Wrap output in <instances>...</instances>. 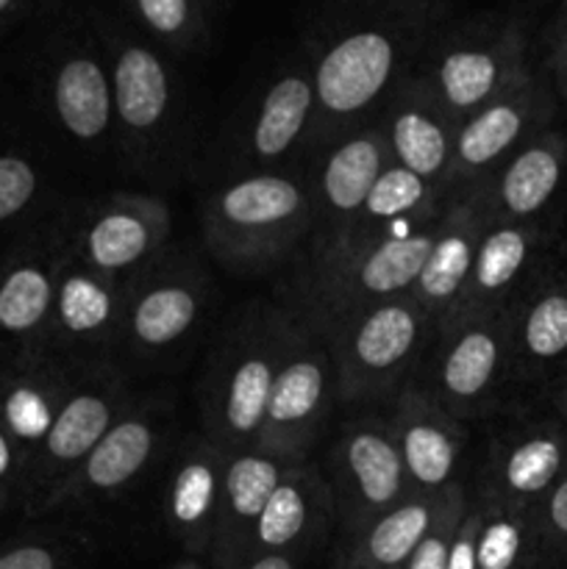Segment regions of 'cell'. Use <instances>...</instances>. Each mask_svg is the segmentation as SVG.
<instances>
[{
    "label": "cell",
    "instance_id": "6da1fadb",
    "mask_svg": "<svg viewBox=\"0 0 567 569\" xmlns=\"http://www.w3.org/2000/svg\"><path fill=\"white\" fill-rule=\"evenodd\" d=\"M428 0H376L334 33L311 64L317 126L365 114L398 78L422 31Z\"/></svg>",
    "mask_w": 567,
    "mask_h": 569
},
{
    "label": "cell",
    "instance_id": "7a4b0ae2",
    "mask_svg": "<svg viewBox=\"0 0 567 569\" xmlns=\"http://www.w3.org/2000/svg\"><path fill=\"white\" fill-rule=\"evenodd\" d=\"M315 226V194L278 172L237 178L209 194L203 239L211 256L239 272H261L287 259Z\"/></svg>",
    "mask_w": 567,
    "mask_h": 569
},
{
    "label": "cell",
    "instance_id": "3957f363",
    "mask_svg": "<svg viewBox=\"0 0 567 569\" xmlns=\"http://www.w3.org/2000/svg\"><path fill=\"white\" fill-rule=\"evenodd\" d=\"M431 317L411 295L342 317L326 333L339 403L398 398L434 337Z\"/></svg>",
    "mask_w": 567,
    "mask_h": 569
},
{
    "label": "cell",
    "instance_id": "277c9868",
    "mask_svg": "<svg viewBox=\"0 0 567 569\" xmlns=\"http://www.w3.org/2000/svg\"><path fill=\"white\" fill-rule=\"evenodd\" d=\"M289 326L292 317L276 309H256L231 328L211 356L200 406L206 439L222 453L256 450Z\"/></svg>",
    "mask_w": 567,
    "mask_h": 569
},
{
    "label": "cell",
    "instance_id": "5b68a950",
    "mask_svg": "<svg viewBox=\"0 0 567 569\" xmlns=\"http://www.w3.org/2000/svg\"><path fill=\"white\" fill-rule=\"evenodd\" d=\"M439 214L361 248L311 261L309 278L300 287V326L326 337L342 317L409 295L434 244Z\"/></svg>",
    "mask_w": 567,
    "mask_h": 569
},
{
    "label": "cell",
    "instance_id": "8992f818",
    "mask_svg": "<svg viewBox=\"0 0 567 569\" xmlns=\"http://www.w3.org/2000/svg\"><path fill=\"white\" fill-rule=\"evenodd\" d=\"M128 409L126 387L109 367L72 370L70 392L50 426L48 437L33 450L20 481V506L28 520L48 517L50 503L72 472L83 465L94 445L106 437L117 417Z\"/></svg>",
    "mask_w": 567,
    "mask_h": 569
},
{
    "label": "cell",
    "instance_id": "52a82bcc",
    "mask_svg": "<svg viewBox=\"0 0 567 569\" xmlns=\"http://www.w3.org/2000/svg\"><path fill=\"white\" fill-rule=\"evenodd\" d=\"M334 400L337 392L326 339L292 320L256 450L284 461H306Z\"/></svg>",
    "mask_w": 567,
    "mask_h": 569
},
{
    "label": "cell",
    "instance_id": "ba28073f",
    "mask_svg": "<svg viewBox=\"0 0 567 569\" xmlns=\"http://www.w3.org/2000/svg\"><path fill=\"white\" fill-rule=\"evenodd\" d=\"M328 489L345 542L411 495L389 420L345 422L328 461Z\"/></svg>",
    "mask_w": 567,
    "mask_h": 569
},
{
    "label": "cell",
    "instance_id": "9c48e42d",
    "mask_svg": "<svg viewBox=\"0 0 567 569\" xmlns=\"http://www.w3.org/2000/svg\"><path fill=\"white\" fill-rule=\"evenodd\" d=\"M170 237V211L153 194H111L67 231V250L98 276L128 287Z\"/></svg>",
    "mask_w": 567,
    "mask_h": 569
},
{
    "label": "cell",
    "instance_id": "30bf717a",
    "mask_svg": "<svg viewBox=\"0 0 567 569\" xmlns=\"http://www.w3.org/2000/svg\"><path fill=\"white\" fill-rule=\"evenodd\" d=\"M504 331L493 311H461L445 320L428 342L426 389L456 420H470L489 398L504 365Z\"/></svg>",
    "mask_w": 567,
    "mask_h": 569
},
{
    "label": "cell",
    "instance_id": "8fae6325",
    "mask_svg": "<svg viewBox=\"0 0 567 569\" xmlns=\"http://www.w3.org/2000/svg\"><path fill=\"white\" fill-rule=\"evenodd\" d=\"M64 256L67 228L42 226L0 261V367L42 348Z\"/></svg>",
    "mask_w": 567,
    "mask_h": 569
},
{
    "label": "cell",
    "instance_id": "7c38bea8",
    "mask_svg": "<svg viewBox=\"0 0 567 569\" xmlns=\"http://www.w3.org/2000/svg\"><path fill=\"white\" fill-rule=\"evenodd\" d=\"M517 59L520 42L515 33H461L434 56L422 81L456 128L517 87Z\"/></svg>",
    "mask_w": 567,
    "mask_h": 569
},
{
    "label": "cell",
    "instance_id": "4fadbf2b",
    "mask_svg": "<svg viewBox=\"0 0 567 569\" xmlns=\"http://www.w3.org/2000/svg\"><path fill=\"white\" fill-rule=\"evenodd\" d=\"M161 437H165V415L156 406H128L106 431V437L94 445L92 453L83 459V465L72 472L70 481L59 489L48 515L81 509L120 495L148 470Z\"/></svg>",
    "mask_w": 567,
    "mask_h": 569
},
{
    "label": "cell",
    "instance_id": "5bb4252c",
    "mask_svg": "<svg viewBox=\"0 0 567 569\" xmlns=\"http://www.w3.org/2000/svg\"><path fill=\"white\" fill-rule=\"evenodd\" d=\"M411 495H439L454 487L465 450V428L426 389L409 383L395 398L389 420Z\"/></svg>",
    "mask_w": 567,
    "mask_h": 569
},
{
    "label": "cell",
    "instance_id": "9a60e30c",
    "mask_svg": "<svg viewBox=\"0 0 567 569\" xmlns=\"http://www.w3.org/2000/svg\"><path fill=\"white\" fill-rule=\"evenodd\" d=\"M128 287L98 276L81 261L72 259L70 250L61 264L56 283L53 311L44 331L39 353L64 356L78 350L103 348L120 337L122 315H126Z\"/></svg>",
    "mask_w": 567,
    "mask_h": 569
},
{
    "label": "cell",
    "instance_id": "2e32d148",
    "mask_svg": "<svg viewBox=\"0 0 567 569\" xmlns=\"http://www.w3.org/2000/svg\"><path fill=\"white\" fill-rule=\"evenodd\" d=\"M389 164L387 137L381 128L345 137L328 153L315 194V259L331 253L354 226L372 183Z\"/></svg>",
    "mask_w": 567,
    "mask_h": 569
},
{
    "label": "cell",
    "instance_id": "e0dca14e",
    "mask_svg": "<svg viewBox=\"0 0 567 569\" xmlns=\"http://www.w3.org/2000/svg\"><path fill=\"white\" fill-rule=\"evenodd\" d=\"M292 465L298 461L276 459L261 450L228 453L220 515H217L215 539H211L209 550L215 569H242L248 565L256 522H259L270 495L281 483L284 472Z\"/></svg>",
    "mask_w": 567,
    "mask_h": 569
},
{
    "label": "cell",
    "instance_id": "ac0fdd59",
    "mask_svg": "<svg viewBox=\"0 0 567 569\" xmlns=\"http://www.w3.org/2000/svg\"><path fill=\"white\" fill-rule=\"evenodd\" d=\"M228 453L211 439H192L176 459L165 487V522L192 559L209 556L220 515Z\"/></svg>",
    "mask_w": 567,
    "mask_h": 569
},
{
    "label": "cell",
    "instance_id": "d6986e66",
    "mask_svg": "<svg viewBox=\"0 0 567 569\" xmlns=\"http://www.w3.org/2000/svg\"><path fill=\"white\" fill-rule=\"evenodd\" d=\"M381 131L387 137L389 159L445 198L456 128L422 78L400 83Z\"/></svg>",
    "mask_w": 567,
    "mask_h": 569
},
{
    "label": "cell",
    "instance_id": "ffe728a7",
    "mask_svg": "<svg viewBox=\"0 0 567 569\" xmlns=\"http://www.w3.org/2000/svg\"><path fill=\"white\" fill-rule=\"evenodd\" d=\"M203 311V278L189 270L148 272L128 283L120 337L137 353H159L187 337Z\"/></svg>",
    "mask_w": 567,
    "mask_h": 569
},
{
    "label": "cell",
    "instance_id": "44dd1931",
    "mask_svg": "<svg viewBox=\"0 0 567 569\" xmlns=\"http://www.w3.org/2000/svg\"><path fill=\"white\" fill-rule=\"evenodd\" d=\"M484 217L476 198L445 200L428 259L411 287V298L431 317L434 328L456 315L476 259Z\"/></svg>",
    "mask_w": 567,
    "mask_h": 569
},
{
    "label": "cell",
    "instance_id": "7402d4cb",
    "mask_svg": "<svg viewBox=\"0 0 567 569\" xmlns=\"http://www.w3.org/2000/svg\"><path fill=\"white\" fill-rule=\"evenodd\" d=\"M70 383L72 367L50 353H26L0 367V426L14 439L26 465L48 437Z\"/></svg>",
    "mask_w": 567,
    "mask_h": 569
},
{
    "label": "cell",
    "instance_id": "603a6c76",
    "mask_svg": "<svg viewBox=\"0 0 567 569\" xmlns=\"http://www.w3.org/2000/svg\"><path fill=\"white\" fill-rule=\"evenodd\" d=\"M331 515L334 503L328 481L309 461H298L284 472L281 483L256 522L250 559L267 553L295 556L300 545L309 542L326 526V520H331Z\"/></svg>",
    "mask_w": 567,
    "mask_h": 569
},
{
    "label": "cell",
    "instance_id": "cb8c5ba5",
    "mask_svg": "<svg viewBox=\"0 0 567 569\" xmlns=\"http://www.w3.org/2000/svg\"><path fill=\"white\" fill-rule=\"evenodd\" d=\"M528 122L520 87L493 100L481 111L459 122L454 131V156H450L445 198H472L478 181L489 178L493 167L511 153Z\"/></svg>",
    "mask_w": 567,
    "mask_h": 569
},
{
    "label": "cell",
    "instance_id": "d4e9b609",
    "mask_svg": "<svg viewBox=\"0 0 567 569\" xmlns=\"http://www.w3.org/2000/svg\"><path fill=\"white\" fill-rule=\"evenodd\" d=\"M442 206L445 200L437 189L428 187L422 178H417L415 172L395 164V161L389 159V164L384 167L378 181L372 183L370 194H367L365 206H361V211L356 214L350 231L345 233V239L331 250V253L320 256V259L337 256L342 253V250L361 248V244L389 237V233L400 231V228L431 220V217H437L439 211H442Z\"/></svg>",
    "mask_w": 567,
    "mask_h": 569
},
{
    "label": "cell",
    "instance_id": "484cf974",
    "mask_svg": "<svg viewBox=\"0 0 567 569\" xmlns=\"http://www.w3.org/2000/svg\"><path fill=\"white\" fill-rule=\"evenodd\" d=\"M111 100L115 120L131 137H150L170 114V70L153 48L120 42L111 59Z\"/></svg>",
    "mask_w": 567,
    "mask_h": 569
},
{
    "label": "cell",
    "instance_id": "4316f807",
    "mask_svg": "<svg viewBox=\"0 0 567 569\" xmlns=\"http://www.w3.org/2000/svg\"><path fill=\"white\" fill-rule=\"evenodd\" d=\"M50 103L72 139L94 142L115 122L109 70L87 50L67 53L50 76Z\"/></svg>",
    "mask_w": 567,
    "mask_h": 569
},
{
    "label": "cell",
    "instance_id": "83f0119b",
    "mask_svg": "<svg viewBox=\"0 0 567 569\" xmlns=\"http://www.w3.org/2000/svg\"><path fill=\"white\" fill-rule=\"evenodd\" d=\"M439 495H409L345 542L342 569H406L439 515Z\"/></svg>",
    "mask_w": 567,
    "mask_h": 569
},
{
    "label": "cell",
    "instance_id": "f1b7e54d",
    "mask_svg": "<svg viewBox=\"0 0 567 569\" xmlns=\"http://www.w3.org/2000/svg\"><path fill=\"white\" fill-rule=\"evenodd\" d=\"M311 120H315L311 67H292L267 87L250 128V150L261 161L281 159L309 131Z\"/></svg>",
    "mask_w": 567,
    "mask_h": 569
},
{
    "label": "cell",
    "instance_id": "f546056e",
    "mask_svg": "<svg viewBox=\"0 0 567 569\" xmlns=\"http://www.w3.org/2000/svg\"><path fill=\"white\" fill-rule=\"evenodd\" d=\"M528 259V237L515 222L484 220L481 237H478L476 259H472L470 278H467L465 295L456 309L461 311H493L495 300L517 281Z\"/></svg>",
    "mask_w": 567,
    "mask_h": 569
},
{
    "label": "cell",
    "instance_id": "4dcf8cb0",
    "mask_svg": "<svg viewBox=\"0 0 567 569\" xmlns=\"http://www.w3.org/2000/svg\"><path fill=\"white\" fill-rule=\"evenodd\" d=\"M559 156L548 144H531L509 159L495 181V203L504 214L531 217L543 209L559 183Z\"/></svg>",
    "mask_w": 567,
    "mask_h": 569
},
{
    "label": "cell",
    "instance_id": "1f68e13d",
    "mask_svg": "<svg viewBox=\"0 0 567 569\" xmlns=\"http://www.w3.org/2000/svg\"><path fill=\"white\" fill-rule=\"evenodd\" d=\"M476 509V569H523L528 556V533L520 517L498 500Z\"/></svg>",
    "mask_w": 567,
    "mask_h": 569
},
{
    "label": "cell",
    "instance_id": "d6a6232c",
    "mask_svg": "<svg viewBox=\"0 0 567 569\" xmlns=\"http://www.w3.org/2000/svg\"><path fill=\"white\" fill-rule=\"evenodd\" d=\"M559 467V442L548 437H531L506 450L495 470H498L500 489H506L515 498H531V495H539L545 487H550Z\"/></svg>",
    "mask_w": 567,
    "mask_h": 569
},
{
    "label": "cell",
    "instance_id": "836d02e7",
    "mask_svg": "<svg viewBox=\"0 0 567 569\" xmlns=\"http://www.w3.org/2000/svg\"><path fill=\"white\" fill-rule=\"evenodd\" d=\"M137 20L161 42L189 48L203 37V3L200 0H126Z\"/></svg>",
    "mask_w": 567,
    "mask_h": 569
},
{
    "label": "cell",
    "instance_id": "e575fe53",
    "mask_svg": "<svg viewBox=\"0 0 567 569\" xmlns=\"http://www.w3.org/2000/svg\"><path fill=\"white\" fill-rule=\"evenodd\" d=\"M76 550L59 531H28L0 539V569H70Z\"/></svg>",
    "mask_w": 567,
    "mask_h": 569
},
{
    "label": "cell",
    "instance_id": "d590c367",
    "mask_svg": "<svg viewBox=\"0 0 567 569\" xmlns=\"http://www.w3.org/2000/svg\"><path fill=\"white\" fill-rule=\"evenodd\" d=\"M520 342L531 359L548 361L567 350V298L545 295L528 309L520 328Z\"/></svg>",
    "mask_w": 567,
    "mask_h": 569
},
{
    "label": "cell",
    "instance_id": "8d00e7d4",
    "mask_svg": "<svg viewBox=\"0 0 567 569\" xmlns=\"http://www.w3.org/2000/svg\"><path fill=\"white\" fill-rule=\"evenodd\" d=\"M467 506H470V500H467V492L461 483H454V487L445 489L437 520L428 528L422 542L417 545L415 556H411L406 569H448L450 542H454V533L459 528L461 517H465Z\"/></svg>",
    "mask_w": 567,
    "mask_h": 569
},
{
    "label": "cell",
    "instance_id": "74e56055",
    "mask_svg": "<svg viewBox=\"0 0 567 569\" xmlns=\"http://www.w3.org/2000/svg\"><path fill=\"white\" fill-rule=\"evenodd\" d=\"M42 176L28 156L6 150L0 153V228L20 220L37 203Z\"/></svg>",
    "mask_w": 567,
    "mask_h": 569
},
{
    "label": "cell",
    "instance_id": "f35d334b",
    "mask_svg": "<svg viewBox=\"0 0 567 569\" xmlns=\"http://www.w3.org/2000/svg\"><path fill=\"white\" fill-rule=\"evenodd\" d=\"M476 531H478V509L467 506L459 528L454 533L448 556V569H476Z\"/></svg>",
    "mask_w": 567,
    "mask_h": 569
},
{
    "label": "cell",
    "instance_id": "ab89813d",
    "mask_svg": "<svg viewBox=\"0 0 567 569\" xmlns=\"http://www.w3.org/2000/svg\"><path fill=\"white\" fill-rule=\"evenodd\" d=\"M22 470H26V459H22L20 448H17L14 439L6 433V428L0 426V489H3L6 495H11L17 506H20Z\"/></svg>",
    "mask_w": 567,
    "mask_h": 569
},
{
    "label": "cell",
    "instance_id": "60d3db41",
    "mask_svg": "<svg viewBox=\"0 0 567 569\" xmlns=\"http://www.w3.org/2000/svg\"><path fill=\"white\" fill-rule=\"evenodd\" d=\"M548 520L559 537H567V478L554 489L548 503Z\"/></svg>",
    "mask_w": 567,
    "mask_h": 569
},
{
    "label": "cell",
    "instance_id": "b9f144b4",
    "mask_svg": "<svg viewBox=\"0 0 567 569\" xmlns=\"http://www.w3.org/2000/svg\"><path fill=\"white\" fill-rule=\"evenodd\" d=\"M242 569H298L295 567V556L287 553H267V556H253Z\"/></svg>",
    "mask_w": 567,
    "mask_h": 569
},
{
    "label": "cell",
    "instance_id": "7bdbcfd3",
    "mask_svg": "<svg viewBox=\"0 0 567 569\" xmlns=\"http://www.w3.org/2000/svg\"><path fill=\"white\" fill-rule=\"evenodd\" d=\"M20 6H22V0H0V22L11 20V17L20 11Z\"/></svg>",
    "mask_w": 567,
    "mask_h": 569
},
{
    "label": "cell",
    "instance_id": "ee69618b",
    "mask_svg": "<svg viewBox=\"0 0 567 569\" xmlns=\"http://www.w3.org/2000/svg\"><path fill=\"white\" fill-rule=\"evenodd\" d=\"M11 509H17V503H14V498H11V495H6L3 489H0V520H3L6 515H9Z\"/></svg>",
    "mask_w": 567,
    "mask_h": 569
},
{
    "label": "cell",
    "instance_id": "f6af8a7d",
    "mask_svg": "<svg viewBox=\"0 0 567 569\" xmlns=\"http://www.w3.org/2000/svg\"><path fill=\"white\" fill-rule=\"evenodd\" d=\"M170 569H206L203 565H200L198 559H192V556H187V559H181V561H176V565H172Z\"/></svg>",
    "mask_w": 567,
    "mask_h": 569
}]
</instances>
